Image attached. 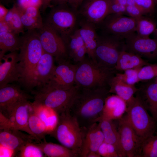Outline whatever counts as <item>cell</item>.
<instances>
[{"instance_id": "obj_40", "label": "cell", "mask_w": 157, "mask_h": 157, "mask_svg": "<svg viewBox=\"0 0 157 157\" xmlns=\"http://www.w3.org/2000/svg\"><path fill=\"white\" fill-rule=\"evenodd\" d=\"M145 15L153 14L157 0H135Z\"/></svg>"}, {"instance_id": "obj_41", "label": "cell", "mask_w": 157, "mask_h": 157, "mask_svg": "<svg viewBox=\"0 0 157 157\" xmlns=\"http://www.w3.org/2000/svg\"><path fill=\"white\" fill-rule=\"evenodd\" d=\"M126 6L119 4L111 0H109V12L110 14H126Z\"/></svg>"}, {"instance_id": "obj_25", "label": "cell", "mask_w": 157, "mask_h": 157, "mask_svg": "<svg viewBox=\"0 0 157 157\" xmlns=\"http://www.w3.org/2000/svg\"><path fill=\"white\" fill-rule=\"evenodd\" d=\"M136 93L157 123V83L145 84L138 89Z\"/></svg>"}, {"instance_id": "obj_6", "label": "cell", "mask_w": 157, "mask_h": 157, "mask_svg": "<svg viewBox=\"0 0 157 157\" xmlns=\"http://www.w3.org/2000/svg\"><path fill=\"white\" fill-rule=\"evenodd\" d=\"M126 104V115L137 134L144 139L155 134L157 123L149 114L138 95L136 93Z\"/></svg>"}, {"instance_id": "obj_18", "label": "cell", "mask_w": 157, "mask_h": 157, "mask_svg": "<svg viewBox=\"0 0 157 157\" xmlns=\"http://www.w3.org/2000/svg\"><path fill=\"white\" fill-rule=\"evenodd\" d=\"M83 131V137L80 157H87L90 152H97L100 145L104 141V136L99 122L93 124Z\"/></svg>"}, {"instance_id": "obj_33", "label": "cell", "mask_w": 157, "mask_h": 157, "mask_svg": "<svg viewBox=\"0 0 157 157\" xmlns=\"http://www.w3.org/2000/svg\"><path fill=\"white\" fill-rule=\"evenodd\" d=\"M5 21L15 33L18 35L20 33H24V28L21 20L19 9L16 3L9 9Z\"/></svg>"}, {"instance_id": "obj_5", "label": "cell", "mask_w": 157, "mask_h": 157, "mask_svg": "<svg viewBox=\"0 0 157 157\" xmlns=\"http://www.w3.org/2000/svg\"><path fill=\"white\" fill-rule=\"evenodd\" d=\"M61 144L80 155L83 137V130L68 110L58 115L56 124L49 134Z\"/></svg>"}, {"instance_id": "obj_55", "label": "cell", "mask_w": 157, "mask_h": 157, "mask_svg": "<svg viewBox=\"0 0 157 157\" xmlns=\"http://www.w3.org/2000/svg\"><path fill=\"white\" fill-rule=\"evenodd\" d=\"M156 82L157 83V78H156Z\"/></svg>"}, {"instance_id": "obj_47", "label": "cell", "mask_w": 157, "mask_h": 157, "mask_svg": "<svg viewBox=\"0 0 157 157\" xmlns=\"http://www.w3.org/2000/svg\"><path fill=\"white\" fill-rule=\"evenodd\" d=\"M85 0H71L69 3L74 9H76Z\"/></svg>"}, {"instance_id": "obj_44", "label": "cell", "mask_w": 157, "mask_h": 157, "mask_svg": "<svg viewBox=\"0 0 157 157\" xmlns=\"http://www.w3.org/2000/svg\"><path fill=\"white\" fill-rule=\"evenodd\" d=\"M0 145V157H13L17 154L16 152L12 150Z\"/></svg>"}, {"instance_id": "obj_11", "label": "cell", "mask_w": 157, "mask_h": 157, "mask_svg": "<svg viewBox=\"0 0 157 157\" xmlns=\"http://www.w3.org/2000/svg\"><path fill=\"white\" fill-rule=\"evenodd\" d=\"M117 120L121 142L126 157H141L144 139L135 132L126 115Z\"/></svg>"}, {"instance_id": "obj_34", "label": "cell", "mask_w": 157, "mask_h": 157, "mask_svg": "<svg viewBox=\"0 0 157 157\" xmlns=\"http://www.w3.org/2000/svg\"><path fill=\"white\" fill-rule=\"evenodd\" d=\"M136 31L139 36L149 37L153 33L156 28L155 23L151 19L143 16L136 19Z\"/></svg>"}, {"instance_id": "obj_52", "label": "cell", "mask_w": 157, "mask_h": 157, "mask_svg": "<svg viewBox=\"0 0 157 157\" xmlns=\"http://www.w3.org/2000/svg\"><path fill=\"white\" fill-rule=\"evenodd\" d=\"M119 4L126 5L127 0H111Z\"/></svg>"}, {"instance_id": "obj_35", "label": "cell", "mask_w": 157, "mask_h": 157, "mask_svg": "<svg viewBox=\"0 0 157 157\" xmlns=\"http://www.w3.org/2000/svg\"><path fill=\"white\" fill-rule=\"evenodd\" d=\"M141 157H157V135L144 139Z\"/></svg>"}, {"instance_id": "obj_27", "label": "cell", "mask_w": 157, "mask_h": 157, "mask_svg": "<svg viewBox=\"0 0 157 157\" xmlns=\"http://www.w3.org/2000/svg\"><path fill=\"white\" fill-rule=\"evenodd\" d=\"M109 87L110 94L118 96L124 100L126 104L134 97V94L138 90L134 85L126 83L115 74L111 80Z\"/></svg>"}, {"instance_id": "obj_54", "label": "cell", "mask_w": 157, "mask_h": 157, "mask_svg": "<svg viewBox=\"0 0 157 157\" xmlns=\"http://www.w3.org/2000/svg\"><path fill=\"white\" fill-rule=\"evenodd\" d=\"M155 134H157V131H156V132Z\"/></svg>"}, {"instance_id": "obj_30", "label": "cell", "mask_w": 157, "mask_h": 157, "mask_svg": "<svg viewBox=\"0 0 157 157\" xmlns=\"http://www.w3.org/2000/svg\"><path fill=\"white\" fill-rule=\"evenodd\" d=\"M31 107L45 125L49 135L56 124L58 115L51 108L43 105L32 102Z\"/></svg>"}, {"instance_id": "obj_28", "label": "cell", "mask_w": 157, "mask_h": 157, "mask_svg": "<svg viewBox=\"0 0 157 157\" xmlns=\"http://www.w3.org/2000/svg\"><path fill=\"white\" fill-rule=\"evenodd\" d=\"M18 6L21 20L24 28L27 31L38 30L42 27L44 22L39 8L30 7L22 9Z\"/></svg>"}, {"instance_id": "obj_42", "label": "cell", "mask_w": 157, "mask_h": 157, "mask_svg": "<svg viewBox=\"0 0 157 157\" xmlns=\"http://www.w3.org/2000/svg\"><path fill=\"white\" fill-rule=\"evenodd\" d=\"M16 3L22 9L30 7H35L41 8L42 6V0H17Z\"/></svg>"}, {"instance_id": "obj_15", "label": "cell", "mask_w": 157, "mask_h": 157, "mask_svg": "<svg viewBox=\"0 0 157 157\" xmlns=\"http://www.w3.org/2000/svg\"><path fill=\"white\" fill-rule=\"evenodd\" d=\"M76 64L71 63L69 60L58 63L47 83L56 87L69 88L75 85Z\"/></svg>"}, {"instance_id": "obj_29", "label": "cell", "mask_w": 157, "mask_h": 157, "mask_svg": "<svg viewBox=\"0 0 157 157\" xmlns=\"http://www.w3.org/2000/svg\"><path fill=\"white\" fill-rule=\"evenodd\" d=\"M149 64L140 56L125 50L119 56L115 70L124 71L129 69L140 68Z\"/></svg>"}, {"instance_id": "obj_39", "label": "cell", "mask_w": 157, "mask_h": 157, "mask_svg": "<svg viewBox=\"0 0 157 157\" xmlns=\"http://www.w3.org/2000/svg\"><path fill=\"white\" fill-rule=\"evenodd\" d=\"M97 152L101 157H119L114 146L104 141L100 145Z\"/></svg>"}, {"instance_id": "obj_23", "label": "cell", "mask_w": 157, "mask_h": 157, "mask_svg": "<svg viewBox=\"0 0 157 157\" xmlns=\"http://www.w3.org/2000/svg\"><path fill=\"white\" fill-rule=\"evenodd\" d=\"M126 108V103L124 100L115 94H110L105 100L100 119L117 120L123 116Z\"/></svg>"}, {"instance_id": "obj_43", "label": "cell", "mask_w": 157, "mask_h": 157, "mask_svg": "<svg viewBox=\"0 0 157 157\" xmlns=\"http://www.w3.org/2000/svg\"><path fill=\"white\" fill-rule=\"evenodd\" d=\"M126 14L135 19L145 15L144 12L139 7L126 5Z\"/></svg>"}, {"instance_id": "obj_46", "label": "cell", "mask_w": 157, "mask_h": 157, "mask_svg": "<svg viewBox=\"0 0 157 157\" xmlns=\"http://www.w3.org/2000/svg\"><path fill=\"white\" fill-rule=\"evenodd\" d=\"M0 32H13L9 26L5 21L0 22Z\"/></svg>"}, {"instance_id": "obj_17", "label": "cell", "mask_w": 157, "mask_h": 157, "mask_svg": "<svg viewBox=\"0 0 157 157\" xmlns=\"http://www.w3.org/2000/svg\"><path fill=\"white\" fill-rule=\"evenodd\" d=\"M17 51L10 52L0 58V88L19 80Z\"/></svg>"}, {"instance_id": "obj_3", "label": "cell", "mask_w": 157, "mask_h": 157, "mask_svg": "<svg viewBox=\"0 0 157 157\" xmlns=\"http://www.w3.org/2000/svg\"><path fill=\"white\" fill-rule=\"evenodd\" d=\"M75 64V83L80 88L109 87L111 80L115 75V71L100 65L88 56Z\"/></svg>"}, {"instance_id": "obj_1", "label": "cell", "mask_w": 157, "mask_h": 157, "mask_svg": "<svg viewBox=\"0 0 157 157\" xmlns=\"http://www.w3.org/2000/svg\"><path fill=\"white\" fill-rule=\"evenodd\" d=\"M109 87L93 89L79 88L68 111L82 129L98 122L105 100L111 94Z\"/></svg>"}, {"instance_id": "obj_13", "label": "cell", "mask_w": 157, "mask_h": 157, "mask_svg": "<svg viewBox=\"0 0 157 157\" xmlns=\"http://www.w3.org/2000/svg\"><path fill=\"white\" fill-rule=\"evenodd\" d=\"M124 39L126 51L149 59L157 57V38L141 37L135 32Z\"/></svg>"}, {"instance_id": "obj_53", "label": "cell", "mask_w": 157, "mask_h": 157, "mask_svg": "<svg viewBox=\"0 0 157 157\" xmlns=\"http://www.w3.org/2000/svg\"><path fill=\"white\" fill-rule=\"evenodd\" d=\"M153 33L156 37V38L157 39V28H156Z\"/></svg>"}, {"instance_id": "obj_32", "label": "cell", "mask_w": 157, "mask_h": 157, "mask_svg": "<svg viewBox=\"0 0 157 157\" xmlns=\"http://www.w3.org/2000/svg\"><path fill=\"white\" fill-rule=\"evenodd\" d=\"M28 124L37 142H39L45 139V136L48 134V132L42 122L33 110L31 103L29 111Z\"/></svg>"}, {"instance_id": "obj_31", "label": "cell", "mask_w": 157, "mask_h": 157, "mask_svg": "<svg viewBox=\"0 0 157 157\" xmlns=\"http://www.w3.org/2000/svg\"><path fill=\"white\" fill-rule=\"evenodd\" d=\"M12 32H0V58L8 52L19 50L20 37Z\"/></svg>"}, {"instance_id": "obj_14", "label": "cell", "mask_w": 157, "mask_h": 157, "mask_svg": "<svg viewBox=\"0 0 157 157\" xmlns=\"http://www.w3.org/2000/svg\"><path fill=\"white\" fill-rule=\"evenodd\" d=\"M82 4L79 14L83 20L96 26L109 15V0H85Z\"/></svg>"}, {"instance_id": "obj_8", "label": "cell", "mask_w": 157, "mask_h": 157, "mask_svg": "<svg viewBox=\"0 0 157 157\" xmlns=\"http://www.w3.org/2000/svg\"><path fill=\"white\" fill-rule=\"evenodd\" d=\"M66 4L52 6L44 22L56 31L62 38L68 36L76 29V14L67 7Z\"/></svg>"}, {"instance_id": "obj_4", "label": "cell", "mask_w": 157, "mask_h": 157, "mask_svg": "<svg viewBox=\"0 0 157 157\" xmlns=\"http://www.w3.org/2000/svg\"><path fill=\"white\" fill-rule=\"evenodd\" d=\"M36 88L31 92L33 102L51 108L58 115L68 110L79 87L75 84L69 88H62L47 83Z\"/></svg>"}, {"instance_id": "obj_48", "label": "cell", "mask_w": 157, "mask_h": 157, "mask_svg": "<svg viewBox=\"0 0 157 157\" xmlns=\"http://www.w3.org/2000/svg\"><path fill=\"white\" fill-rule=\"evenodd\" d=\"M52 0H42V6L41 9L42 12H44L48 7L51 6V3Z\"/></svg>"}, {"instance_id": "obj_21", "label": "cell", "mask_w": 157, "mask_h": 157, "mask_svg": "<svg viewBox=\"0 0 157 157\" xmlns=\"http://www.w3.org/2000/svg\"><path fill=\"white\" fill-rule=\"evenodd\" d=\"M66 45L69 59L76 63L82 60L87 55L86 48L78 29L68 36L62 38Z\"/></svg>"}, {"instance_id": "obj_12", "label": "cell", "mask_w": 157, "mask_h": 157, "mask_svg": "<svg viewBox=\"0 0 157 157\" xmlns=\"http://www.w3.org/2000/svg\"><path fill=\"white\" fill-rule=\"evenodd\" d=\"M100 24L109 34L124 38L135 32L136 21L129 16L112 14L108 15Z\"/></svg>"}, {"instance_id": "obj_50", "label": "cell", "mask_w": 157, "mask_h": 157, "mask_svg": "<svg viewBox=\"0 0 157 157\" xmlns=\"http://www.w3.org/2000/svg\"><path fill=\"white\" fill-rule=\"evenodd\" d=\"M126 5L135 6L140 7L135 0H127Z\"/></svg>"}, {"instance_id": "obj_16", "label": "cell", "mask_w": 157, "mask_h": 157, "mask_svg": "<svg viewBox=\"0 0 157 157\" xmlns=\"http://www.w3.org/2000/svg\"><path fill=\"white\" fill-rule=\"evenodd\" d=\"M33 99L19 86L8 84L0 88V113L6 115L15 104Z\"/></svg>"}, {"instance_id": "obj_45", "label": "cell", "mask_w": 157, "mask_h": 157, "mask_svg": "<svg viewBox=\"0 0 157 157\" xmlns=\"http://www.w3.org/2000/svg\"><path fill=\"white\" fill-rule=\"evenodd\" d=\"M8 9L6 8L3 5L0 4V22L4 21L5 18L8 11Z\"/></svg>"}, {"instance_id": "obj_7", "label": "cell", "mask_w": 157, "mask_h": 157, "mask_svg": "<svg viewBox=\"0 0 157 157\" xmlns=\"http://www.w3.org/2000/svg\"><path fill=\"white\" fill-rule=\"evenodd\" d=\"M125 50L124 38L110 34L98 36L95 52L96 62L104 67L116 71L119 56Z\"/></svg>"}, {"instance_id": "obj_38", "label": "cell", "mask_w": 157, "mask_h": 157, "mask_svg": "<svg viewBox=\"0 0 157 157\" xmlns=\"http://www.w3.org/2000/svg\"><path fill=\"white\" fill-rule=\"evenodd\" d=\"M157 77V64H150L141 67L139 71V81H147Z\"/></svg>"}, {"instance_id": "obj_49", "label": "cell", "mask_w": 157, "mask_h": 157, "mask_svg": "<svg viewBox=\"0 0 157 157\" xmlns=\"http://www.w3.org/2000/svg\"><path fill=\"white\" fill-rule=\"evenodd\" d=\"M71 0H53L51 6H55L60 4H66L69 3Z\"/></svg>"}, {"instance_id": "obj_36", "label": "cell", "mask_w": 157, "mask_h": 157, "mask_svg": "<svg viewBox=\"0 0 157 157\" xmlns=\"http://www.w3.org/2000/svg\"><path fill=\"white\" fill-rule=\"evenodd\" d=\"M16 156L19 157H45L40 148L34 142H28L24 145Z\"/></svg>"}, {"instance_id": "obj_24", "label": "cell", "mask_w": 157, "mask_h": 157, "mask_svg": "<svg viewBox=\"0 0 157 157\" xmlns=\"http://www.w3.org/2000/svg\"><path fill=\"white\" fill-rule=\"evenodd\" d=\"M113 121L101 118L98 122L104 136V141L113 145L119 157H126L122 147L120 135Z\"/></svg>"}, {"instance_id": "obj_19", "label": "cell", "mask_w": 157, "mask_h": 157, "mask_svg": "<svg viewBox=\"0 0 157 157\" xmlns=\"http://www.w3.org/2000/svg\"><path fill=\"white\" fill-rule=\"evenodd\" d=\"M0 130V145L15 151L17 154L27 143L33 142V140L37 141L33 136L22 133L20 130L8 129Z\"/></svg>"}, {"instance_id": "obj_37", "label": "cell", "mask_w": 157, "mask_h": 157, "mask_svg": "<svg viewBox=\"0 0 157 157\" xmlns=\"http://www.w3.org/2000/svg\"><path fill=\"white\" fill-rule=\"evenodd\" d=\"M140 68L127 69L123 73H117L115 75L126 83L131 85H134L140 81L138 72Z\"/></svg>"}, {"instance_id": "obj_9", "label": "cell", "mask_w": 157, "mask_h": 157, "mask_svg": "<svg viewBox=\"0 0 157 157\" xmlns=\"http://www.w3.org/2000/svg\"><path fill=\"white\" fill-rule=\"evenodd\" d=\"M31 104L28 100L22 101L13 106L5 116L0 113V130L22 131L35 137L28 124Z\"/></svg>"}, {"instance_id": "obj_20", "label": "cell", "mask_w": 157, "mask_h": 157, "mask_svg": "<svg viewBox=\"0 0 157 157\" xmlns=\"http://www.w3.org/2000/svg\"><path fill=\"white\" fill-rule=\"evenodd\" d=\"M55 60L51 54L44 51L37 65L34 77V88L47 83L56 65Z\"/></svg>"}, {"instance_id": "obj_22", "label": "cell", "mask_w": 157, "mask_h": 157, "mask_svg": "<svg viewBox=\"0 0 157 157\" xmlns=\"http://www.w3.org/2000/svg\"><path fill=\"white\" fill-rule=\"evenodd\" d=\"M79 33L85 44L87 56L96 62L95 52L98 36L96 31V26L83 20L80 23Z\"/></svg>"}, {"instance_id": "obj_10", "label": "cell", "mask_w": 157, "mask_h": 157, "mask_svg": "<svg viewBox=\"0 0 157 157\" xmlns=\"http://www.w3.org/2000/svg\"><path fill=\"white\" fill-rule=\"evenodd\" d=\"M37 30L44 51L53 56L57 63L69 59L65 43L58 32L44 22Z\"/></svg>"}, {"instance_id": "obj_2", "label": "cell", "mask_w": 157, "mask_h": 157, "mask_svg": "<svg viewBox=\"0 0 157 157\" xmlns=\"http://www.w3.org/2000/svg\"><path fill=\"white\" fill-rule=\"evenodd\" d=\"M19 82L29 91L34 88L36 67L44 52L37 30H28L20 37Z\"/></svg>"}, {"instance_id": "obj_26", "label": "cell", "mask_w": 157, "mask_h": 157, "mask_svg": "<svg viewBox=\"0 0 157 157\" xmlns=\"http://www.w3.org/2000/svg\"><path fill=\"white\" fill-rule=\"evenodd\" d=\"M35 144L41 149L45 156L48 157H80L78 152L71 150L61 144L43 141L35 142Z\"/></svg>"}, {"instance_id": "obj_51", "label": "cell", "mask_w": 157, "mask_h": 157, "mask_svg": "<svg viewBox=\"0 0 157 157\" xmlns=\"http://www.w3.org/2000/svg\"><path fill=\"white\" fill-rule=\"evenodd\" d=\"M87 157H101V156L96 152H91L88 155Z\"/></svg>"}]
</instances>
